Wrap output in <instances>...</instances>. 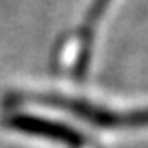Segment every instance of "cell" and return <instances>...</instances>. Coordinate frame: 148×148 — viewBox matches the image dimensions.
Segmentation results:
<instances>
[{
  "instance_id": "2",
  "label": "cell",
  "mask_w": 148,
  "mask_h": 148,
  "mask_svg": "<svg viewBox=\"0 0 148 148\" xmlns=\"http://www.w3.org/2000/svg\"><path fill=\"white\" fill-rule=\"evenodd\" d=\"M8 126L14 130H22L34 136H42L47 140H56V142H63V144H79L81 136L77 132H73L71 128L63 125H57L53 121H46V119H38V116H26V114H14Z\"/></svg>"
},
{
  "instance_id": "1",
  "label": "cell",
  "mask_w": 148,
  "mask_h": 148,
  "mask_svg": "<svg viewBox=\"0 0 148 148\" xmlns=\"http://www.w3.org/2000/svg\"><path fill=\"white\" fill-rule=\"evenodd\" d=\"M47 103L69 109L77 116L97 126H103V128H142V126H148V107L136 109V111L116 113V111H105L95 105H87L81 101H67V99H49Z\"/></svg>"
}]
</instances>
